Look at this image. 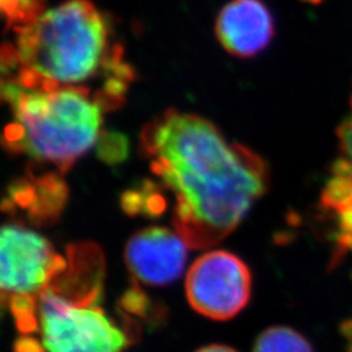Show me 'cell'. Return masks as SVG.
Returning a JSON list of instances; mask_svg holds the SVG:
<instances>
[{"instance_id":"cell-1","label":"cell","mask_w":352,"mask_h":352,"mask_svg":"<svg viewBox=\"0 0 352 352\" xmlns=\"http://www.w3.org/2000/svg\"><path fill=\"white\" fill-rule=\"evenodd\" d=\"M151 171L175 196L174 225L189 248L228 236L269 187V168L201 116L168 111L145 126Z\"/></svg>"},{"instance_id":"cell-2","label":"cell","mask_w":352,"mask_h":352,"mask_svg":"<svg viewBox=\"0 0 352 352\" xmlns=\"http://www.w3.org/2000/svg\"><path fill=\"white\" fill-rule=\"evenodd\" d=\"M10 59L25 85L81 87L110 62V30L89 0H68L17 28Z\"/></svg>"},{"instance_id":"cell-3","label":"cell","mask_w":352,"mask_h":352,"mask_svg":"<svg viewBox=\"0 0 352 352\" xmlns=\"http://www.w3.org/2000/svg\"><path fill=\"white\" fill-rule=\"evenodd\" d=\"M12 120L6 145L13 151L65 171L100 138L102 109L88 89L3 82Z\"/></svg>"},{"instance_id":"cell-4","label":"cell","mask_w":352,"mask_h":352,"mask_svg":"<svg viewBox=\"0 0 352 352\" xmlns=\"http://www.w3.org/2000/svg\"><path fill=\"white\" fill-rule=\"evenodd\" d=\"M102 279L96 250H72L67 269L38 298V330L45 351L126 350V331L101 307Z\"/></svg>"},{"instance_id":"cell-5","label":"cell","mask_w":352,"mask_h":352,"mask_svg":"<svg viewBox=\"0 0 352 352\" xmlns=\"http://www.w3.org/2000/svg\"><path fill=\"white\" fill-rule=\"evenodd\" d=\"M68 261L37 231L6 225L0 235V287L4 296L38 299Z\"/></svg>"},{"instance_id":"cell-6","label":"cell","mask_w":352,"mask_h":352,"mask_svg":"<svg viewBox=\"0 0 352 352\" xmlns=\"http://www.w3.org/2000/svg\"><path fill=\"white\" fill-rule=\"evenodd\" d=\"M186 296L200 315L226 321L240 314L250 302L252 276L245 263L231 252H206L189 266Z\"/></svg>"},{"instance_id":"cell-7","label":"cell","mask_w":352,"mask_h":352,"mask_svg":"<svg viewBox=\"0 0 352 352\" xmlns=\"http://www.w3.org/2000/svg\"><path fill=\"white\" fill-rule=\"evenodd\" d=\"M188 248L176 230L149 227L140 230L126 241L124 260L129 273L140 283L162 287L182 277Z\"/></svg>"},{"instance_id":"cell-8","label":"cell","mask_w":352,"mask_h":352,"mask_svg":"<svg viewBox=\"0 0 352 352\" xmlns=\"http://www.w3.org/2000/svg\"><path fill=\"white\" fill-rule=\"evenodd\" d=\"M215 32L230 54L250 58L267 47L274 21L261 0H232L219 13Z\"/></svg>"},{"instance_id":"cell-9","label":"cell","mask_w":352,"mask_h":352,"mask_svg":"<svg viewBox=\"0 0 352 352\" xmlns=\"http://www.w3.org/2000/svg\"><path fill=\"white\" fill-rule=\"evenodd\" d=\"M253 352H315L309 340L289 327H272L254 342Z\"/></svg>"},{"instance_id":"cell-10","label":"cell","mask_w":352,"mask_h":352,"mask_svg":"<svg viewBox=\"0 0 352 352\" xmlns=\"http://www.w3.org/2000/svg\"><path fill=\"white\" fill-rule=\"evenodd\" d=\"M333 219V239H334V257L336 260L352 252V200L344 202L333 210H327Z\"/></svg>"},{"instance_id":"cell-11","label":"cell","mask_w":352,"mask_h":352,"mask_svg":"<svg viewBox=\"0 0 352 352\" xmlns=\"http://www.w3.org/2000/svg\"><path fill=\"white\" fill-rule=\"evenodd\" d=\"M42 0H1L3 12L10 23L25 25L39 16Z\"/></svg>"},{"instance_id":"cell-12","label":"cell","mask_w":352,"mask_h":352,"mask_svg":"<svg viewBox=\"0 0 352 352\" xmlns=\"http://www.w3.org/2000/svg\"><path fill=\"white\" fill-rule=\"evenodd\" d=\"M350 103V113H347L337 129V136L340 140V151L344 158L352 164V97Z\"/></svg>"},{"instance_id":"cell-13","label":"cell","mask_w":352,"mask_h":352,"mask_svg":"<svg viewBox=\"0 0 352 352\" xmlns=\"http://www.w3.org/2000/svg\"><path fill=\"white\" fill-rule=\"evenodd\" d=\"M45 349L42 343H37V340L25 337L16 344V352H43Z\"/></svg>"},{"instance_id":"cell-14","label":"cell","mask_w":352,"mask_h":352,"mask_svg":"<svg viewBox=\"0 0 352 352\" xmlns=\"http://www.w3.org/2000/svg\"><path fill=\"white\" fill-rule=\"evenodd\" d=\"M196 352H238L235 349L226 346V344H218V343H214V344H208V346H204L201 349H199Z\"/></svg>"},{"instance_id":"cell-15","label":"cell","mask_w":352,"mask_h":352,"mask_svg":"<svg viewBox=\"0 0 352 352\" xmlns=\"http://www.w3.org/2000/svg\"><path fill=\"white\" fill-rule=\"evenodd\" d=\"M311 1H318V0H311Z\"/></svg>"}]
</instances>
